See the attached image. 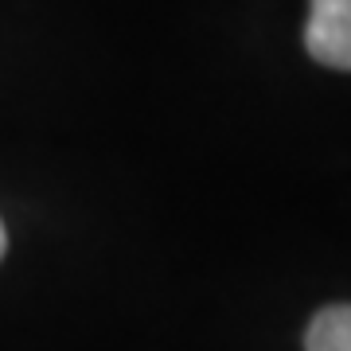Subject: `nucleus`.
I'll return each instance as SVG.
<instances>
[{
	"label": "nucleus",
	"mask_w": 351,
	"mask_h": 351,
	"mask_svg": "<svg viewBox=\"0 0 351 351\" xmlns=\"http://www.w3.org/2000/svg\"><path fill=\"white\" fill-rule=\"evenodd\" d=\"M304 47L316 63L332 71H351V0H313Z\"/></svg>",
	"instance_id": "f257e3e1"
},
{
	"label": "nucleus",
	"mask_w": 351,
	"mask_h": 351,
	"mask_svg": "<svg viewBox=\"0 0 351 351\" xmlns=\"http://www.w3.org/2000/svg\"><path fill=\"white\" fill-rule=\"evenodd\" d=\"M304 351H351V304H332L316 313L304 336Z\"/></svg>",
	"instance_id": "f03ea898"
},
{
	"label": "nucleus",
	"mask_w": 351,
	"mask_h": 351,
	"mask_svg": "<svg viewBox=\"0 0 351 351\" xmlns=\"http://www.w3.org/2000/svg\"><path fill=\"white\" fill-rule=\"evenodd\" d=\"M4 246H8V234H4V223H0V258H4Z\"/></svg>",
	"instance_id": "7ed1b4c3"
}]
</instances>
